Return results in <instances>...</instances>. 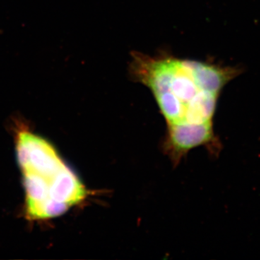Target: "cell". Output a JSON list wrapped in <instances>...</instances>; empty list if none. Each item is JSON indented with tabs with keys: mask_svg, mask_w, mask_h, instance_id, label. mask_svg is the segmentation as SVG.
I'll return each instance as SVG.
<instances>
[{
	"mask_svg": "<svg viewBox=\"0 0 260 260\" xmlns=\"http://www.w3.org/2000/svg\"><path fill=\"white\" fill-rule=\"evenodd\" d=\"M132 56L131 75L150 89L168 124L184 122L218 99L226 81L225 72L214 65L140 52Z\"/></svg>",
	"mask_w": 260,
	"mask_h": 260,
	"instance_id": "6da1fadb",
	"label": "cell"
},
{
	"mask_svg": "<svg viewBox=\"0 0 260 260\" xmlns=\"http://www.w3.org/2000/svg\"><path fill=\"white\" fill-rule=\"evenodd\" d=\"M17 158L23 177L25 210L29 218L44 220L69 209L62 202V187L71 171L47 140L30 133L19 132Z\"/></svg>",
	"mask_w": 260,
	"mask_h": 260,
	"instance_id": "7a4b0ae2",
	"label": "cell"
},
{
	"mask_svg": "<svg viewBox=\"0 0 260 260\" xmlns=\"http://www.w3.org/2000/svg\"><path fill=\"white\" fill-rule=\"evenodd\" d=\"M213 138L212 121L169 124V143L177 152L188 151L190 149L206 144Z\"/></svg>",
	"mask_w": 260,
	"mask_h": 260,
	"instance_id": "3957f363",
	"label": "cell"
}]
</instances>
